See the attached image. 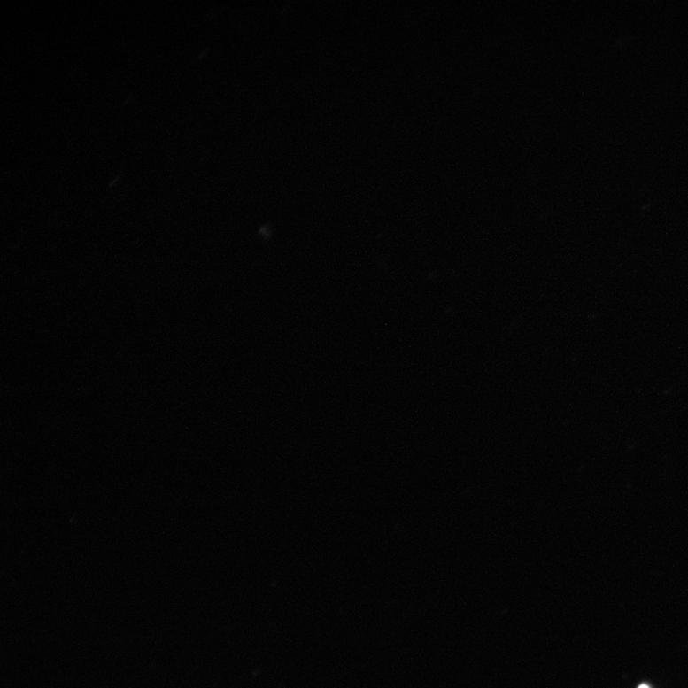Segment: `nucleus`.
Masks as SVG:
<instances>
[{
	"label": "nucleus",
	"mask_w": 688,
	"mask_h": 688,
	"mask_svg": "<svg viewBox=\"0 0 688 688\" xmlns=\"http://www.w3.org/2000/svg\"><path fill=\"white\" fill-rule=\"evenodd\" d=\"M638 688H649V687L647 685H645V684H643V685L639 686Z\"/></svg>",
	"instance_id": "1"
}]
</instances>
